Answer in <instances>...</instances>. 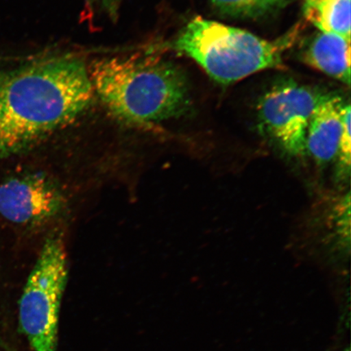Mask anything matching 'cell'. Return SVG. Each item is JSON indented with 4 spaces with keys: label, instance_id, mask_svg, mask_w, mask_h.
<instances>
[{
    "label": "cell",
    "instance_id": "obj_4",
    "mask_svg": "<svg viewBox=\"0 0 351 351\" xmlns=\"http://www.w3.org/2000/svg\"><path fill=\"white\" fill-rule=\"evenodd\" d=\"M67 280L64 239L53 234L44 243L20 300V327L34 351H57L61 301Z\"/></svg>",
    "mask_w": 351,
    "mask_h": 351
},
{
    "label": "cell",
    "instance_id": "obj_11",
    "mask_svg": "<svg viewBox=\"0 0 351 351\" xmlns=\"http://www.w3.org/2000/svg\"><path fill=\"white\" fill-rule=\"evenodd\" d=\"M350 105H345L342 110V127L337 152V175L341 179L348 178L350 172L351 137H350Z\"/></svg>",
    "mask_w": 351,
    "mask_h": 351
},
{
    "label": "cell",
    "instance_id": "obj_7",
    "mask_svg": "<svg viewBox=\"0 0 351 351\" xmlns=\"http://www.w3.org/2000/svg\"><path fill=\"white\" fill-rule=\"evenodd\" d=\"M344 106L340 96L327 94L311 116L306 132V151L318 166H326L337 157Z\"/></svg>",
    "mask_w": 351,
    "mask_h": 351
},
{
    "label": "cell",
    "instance_id": "obj_1",
    "mask_svg": "<svg viewBox=\"0 0 351 351\" xmlns=\"http://www.w3.org/2000/svg\"><path fill=\"white\" fill-rule=\"evenodd\" d=\"M82 59L51 57L0 69V158L32 150L75 121L93 98Z\"/></svg>",
    "mask_w": 351,
    "mask_h": 351
},
{
    "label": "cell",
    "instance_id": "obj_10",
    "mask_svg": "<svg viewBox=\"0 0 351 351\" xmlns=\"http://www.w3.org/2000/svg\"><path fill=\"white\" fill-rule=\"evenodd\" d=\"M222 15L241 19H257L287 6L288 0H210Z\"/></svg>",
    "mask_w": 351,
    "mask_h": 351
},
{
    "label": "cell",
    "instance_id": "obj_12",
    "mask_svg": "<svg viewBox=\"0 0 351 351\" xmlns=\"http://www.w3.org/2000/svg\"><path fill=\"white\" fill-rule=\"evenodd\" d=\"M121 0H101L105 10H106L110 16L116 19L117 15L118 8H119Z\"/></svg>",
    "mask_w": 351,
    "mask_h": 351
},
{
    "label": "cell",
    "instance_id": "obj_9",
    "mask_svg": "<svg viewBox=\"0 0 351 351\" xmlns=\"http://www.w3.org/2000/svg\"><path fill=\"white\" fill-rule=\"evenodd\" d=\"M350 0H305L304 13L320 32L330 33L350 41Z\"/></svg>",
    "mask_w": 351,
    "mask_h": 351
},
{
    "label": "cell",
    "instance_id": "obj_3",
    "mask_svg": "<svg viewBox=\"0 0 351 351\" xmlns=\"http://www.w3.org/2000/svg\"><path fill=\"white\" fill-rule=\"evenodd\" d=\"M300 28L297 25L269 41L243 29L195 17L179 34L173 47L196 61L215 81L230 84L262 70L283 67L285 52L295 43Z\"/></svg>",
    "mask_w": 351,
    "mask_h": 351
},
{
    "label": "cell",
    "instance_id": "obj_5",
    "mask_svg": "<svg viewBox=\"0 0 351 351\" xmlns=\"http://www.w3.org/2000/svg\"><path fill=\"white\" fill-rule=\"evenodd\" d=\"M327 93L293 81L280 82L258 104L261 128L288 155L304 156L311 116Z\"/></svg>",
    "mask_w": 351,
    "mask_h": 351
},
{
    "label": "cell",
    "instance_id": "obj_8",
    "mask_svg": "<svg viewBox=\"0 0 351 351\" xmlns=\"http://www.w3.org/2000/svg\"><path fill=\"white\" fill-rule=\"evenodd\" d=\"M302 59L311 67L350 84V41L335 34L319 32L306 43Z\"/></svg>",
    "mask_w": 351,
    "mask_h": 351
},
{
    "label": "cell",
    "instance_id": "obj_2",
    "mask_svg": "<svg viewBox=\"0 0 351 351\" xmlns=\"http://www.w3.org/2000/svg\"><path fill=\"white\" fill-rule=\"evenodd\" d=\"M89 73L104 106L127 124L150 125L181 116L190 106L185 74L159 56L103 59Z\"/></svg>",
    "mask_w": 351,
    "mask_h": 351
},
{
    "label": "cell",
    "instance_id": "obj_13",
    "mask_svg": "<svg viewBox=\"0 0 351 351\" xmlns=\"http://www.w3.org/2000/svg\"><path fill=\"white\" fill-rule=\"evenodd\" d=\"M90 1H91V2H92V1H93V0H90Z\"/></svg>",
    "mask_w": 351,
    "mask_h": 351
},
{
    "label": "cell",
    "instance_id": "obj_6",
    "mask_svg": "<svg viewBox=\"0 0 351 351\" xmlns=\"http://www.w3.org/2000/svg\"><path fill=\"white\" fill-rule=\"evenodd\" d=\"M67 203L58 184L41 173L16 176L0 184V215L21 226H37L62 212Z\"/></svg>",
    "mask_w": 351,
    "mask_h": 351
}]
</instances>
